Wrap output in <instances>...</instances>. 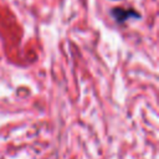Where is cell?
Here are the masks:
<instances>
[{
  "label": "cell",
  "instance_id": "cell-1",
  "mask_svg": "<svg viewBox=\"0 0 159 159\" xmlns=\"http://www.w3.org/2000/svg\"><path fill=\"white\" fill-rule=\"evenodd\" d=\"M113 19L118 24H124L127 20L134 17V19H140V14L137 12L133 9H122V7H114L111 11Z\"/></svg>",
  "mask_w": 159,
  "mask_h": 159
},
{
  "label": "cell",
  "instance_id": "cell-2",
  "mask_svg": "<svg viewBox=\"0 0 159 159\" xmlns=\"http://www.w3.org/2000/svg\"><path fill=\"white\" fill-rule=\"evenodd\" d=\"M114 1H116V0H114Z\"/></svg>",
  "mask_w": 159,
  "mask_h": 159
}]
</instances>
